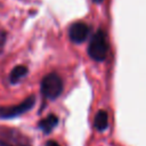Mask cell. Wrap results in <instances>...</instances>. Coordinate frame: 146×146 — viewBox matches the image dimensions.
I'll list each match as a JSON object with an SVG mask.
<instances>
[{
  "mask_svg": "<svg viewBox=\"0 0 146 146\" xmlns=\"http://www.w3.org/2000/svg\"><path fill=\"white\" fill-rule=\"evenodd\" d=\"M108 43L104 31L98 30L91 36V40L88 46V54L91 59L96 62H103L107 56Z\"/></svg>",
  "mask_w": 146,
  "mask_h": 146,
  "instance_id": "6da1fadb",
  "label": "cell"
},
{
  "mask_svg": "<svg viewBox=\"0 0 146 146\" xmlns=\"http://www.w3.org/2000/svg\"><path fill=\"white\" fill-rule=\"evenodd\" d=\"M63 91V81L56 73L47 74L41 81V92L48 99L57 98Z\"/></svg>",
  "mask_w": 146,
  "mask_h": 146,
  "instance_id": "7a4b0ae2",
  "label": "cell"
},
{
  "mask_svg": "<svg viewBox=\"0 0 146 146\" xmlns=\"http://www.w3.org/2000/svg\"><path fill=\"white\" fill-rule=\"evenodd\" d=\"M35 104V97L29 96L22 103L15 106H1L0 107V117L1 119H13L24 114L25 112L30 111Z\"/></svg>",
  "mask_w": 146,
  "mask_h": 146,
  "instance_id": "3957f363",
  "label": "cell"
},
{
  "mask_svg": "<svg viewBox=\"0 0 146 146\" xmlns=\"http://www.w3.org/2000/svg\"><path fill=\"white\" fill-rule=\"evenodd\" d=\"M90 29L83 22H75L68 27V36L72 42L81 43L83 42L89 35Z\"/></svg>",
  "mask_w": 146,
  "mask_h": 146,
  "instance_id": "277c9868",
  "label": "cell"
},
{
  "mask_svg": "<svg viewBox=\"0 0 146 146\" xmlns=\"http://www.w3.org/2000/svg\"><path fill=\"white\" fill-rule=\"evenodd\" d=\"M58 123V117L55 114H49L47 117L42 119L39 122V128L44 132V133H49Z\"/></svg>",
  "mask_w": 146,
  "mask_h": 146,
  "instance_id": "5b68a950",
  "label": "cell"
},
{
  "mask_svg": "<svg viewBox=\"0 0 146 146\" xmlns=\"http://www.w3.org/2000/svg\"><path fill=\"white\" fill-rule=\"evenodd\" d=\"M27 67L24 65H18L14 67L9 74V80L11 83H18L21 80H23L27 74Z\"/></svg>",
  "mask_w": 146,
  "mask_h": 146,
  "instance_id": "8992f818",
  "label": "cell"
},
{
  "mask_svg": "<svg viewBox=\"0 0 146 146\" xmlns=\"http://www.w3.org/2000/svg\"><path fill=\"white\" fill-rule=\"evenodd\" d=\"M94 124H95L97 130L104 131L108 125V115H107V113L105 111H98L96 116H95Z\"/></svg>",
  "mask_w": 146,
  "mask_h": 146,
  "instance_id": "52a82bcc",
  "label": "cell"
},
{
  "mask_svg": "<svg viewBox=\"0 0 146 146\" xmlns=\"http://www.w3.org/2000/svg\"><path fill=\"white\" fill-rule=\"evenodd\" d=\"M6 41V33L3 31H0V46H2Z\"/></svg>",
  "mask_w": 146,
  "mask_h": 146,
  "instance_id": "ba28073f",
  "label": "cell"
},
{
  "mask_svg": "<svg viewBox=\"0 0 146 146\" xmlns=\"http://www.w3.org/2000/svg\"><path fill=\"white\" fill-rule=\"evenodd\" d=\"M44 146H60V145H59L57 141H55V140H49V141L46 143Z\"/></svg>",
  "mask_w": 146,
  "mask_h": 146,
  "instance_id": "9c48e42d",
  "label": "cell"
},
{
  "mask_svg": "<svg viewBox=\"0 0 146 146\" xmlns=\"http://www.w3.org/2000/svg\"><path fill=\"white\" fill-rule=\"evenodd\" d=\"M92 1H94L95 3H100V2L103 1V0H92Z\"/></svg>",
  "mask_w": 146,
  "mask_h": 146,
  "instance_id": "30bf717a",
  "label": "cell"
}]
</instances>
